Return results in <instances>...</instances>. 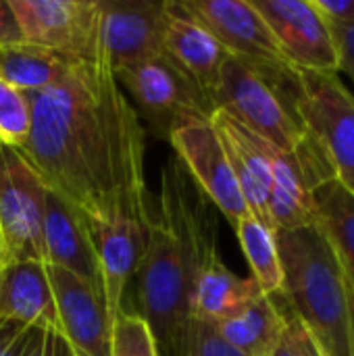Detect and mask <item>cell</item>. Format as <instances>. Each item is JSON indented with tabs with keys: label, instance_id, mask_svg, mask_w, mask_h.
I'll return each mask as SVG.
<instances>
[{
	"label": "cell",
	"instance_id": "22",
	"mask_svg": "<svg viewBox=\"0 0 354 356\" xmlns=\"http://www.w3.org/2000/svg\"><path fill=\"white\" fill-rule=\"evenodd\" d=\"M69 63L67 56L25 40L0 46V75L27 96L54 86Z\"/></svg>",
	"mask_w": 354,
	"mask_h": 356
},
{
	"label": "cell",
	"instance_id": "33",
	"mask_svg": "<svg viewBox=\"0 0 354 356\" xmlns=\"http://www.w3.org/2000/svg\"><path fill=\"white\" fill-rule=\"evenodd\" d=\"M271 356H298L296 342H294L292 332H290V327H288V317H286V330H284V336H282L280 344L275 346V350L271 353Z\"/></svg>",
	"mask_w": 354,
	"mask_h": 356
},
{
	"label": "cell",
	"instance_id": "9",
	"mask_svg": "<svg viewBox=\"0 0 354 356\" xmlns=\"http://www.w3.org/2000/svg\"><path fill=\"white\" fill-rule=\"evenodd\" d=\"M169 142L196 188L223 213L232 227H236V223L248 215V207L213 121L188 123L175 129Z\"/></svg>",
	"mask_w": 354,
	"mask_h": 356
},
{
	"label": "cell",
	"instance_id": "7",
	"mask_svg": "<svg viewBox=\"0 0 354 356\" xmlns=\"http://www.w3.org/2000/svg\"><path fill=\"white\" fill-rule=\"evenodd\" d=\"M298 113L323 146L336 179L354 196V96L338 73L300 71Z\"/></svg>",
	"mask_w": 354,
	"mask_h": 356
},
{
	"label": "cell",
	"instance_id": "26",
	"mask_svg": "<svg viewBox=\"0 0 354 356\" xmlns=\"http://www.w3.org/2000/svg\"><path fill=\"white\" fill-rule=\"evenodd\" d=\"M111 356H161L148 323L129 311H121L111 330Z\"/></svg>",
	"mask_w": 354,
	"mask_h": 356
},
{
	"label": "cell",
	"instance_id": "12",
	"mask_svg": "<svg viewBox=\"0 0 354 356\" xmlns=\"http://www.w3.org/2000/svg\"><path fill=\"white\" fill-rule=\"evenodd\" d=\"M58 313V334L73 356H111V330L106 302L100 290L86 280L46 265Z\"/></svg>",
	"mask_w": 354,
	"mask_h": 356
},
{
	"label": "cell",
	"instance_id": "15",
	"mask_svg": "<svg viewBox=\"0 0 354 356\" xmlns=\"http://www.w3.org/2000/svg\"><path fill=\"white\" fill-rule=\"evenodd\" d=\"M44 250L46 265L61 267L102 292V271L90 223L52 190H46L44 204Z\"/></svg>",
	"mask_w": 354,
	"mask_h": 356
},
{
	"label": "cell",
	"instance_id": "35",
	"mask_svg": "<svg viewBox=\"0 0 354 356\" xmlns=\"http://www.w3.org/2000/svg\"><path fill=\"white\" fill-rule=\"evenodd\" d=\"M71 356H73V353H71Z\"/></svg>",
	"mask_w": 354,
	"mask_h": 356
},
{
	"label": "cell",
	"instance_id": "31",
	"mask_svg": "<svg viewBox=\"0 0 354 356\" xmlns=\"http://www.w3.org/2000/svg\"><path fill=\"white\" fill-rule=\"evenodd\" d=\"M27 356H71V348L58 332L40 330Z\"/></svg>",
	"mask_w": 354,
	"mask_h": 356
},
{
	"label": "cell",
	"instance_id": "17",
	"mask_svg": "<svg viewBox=\"0 0 354 356\" xmlns=\"http://www.w3.org/2000/svg\"><path fill=\"white\" fill-rule=\"evenodd\" d=\"M211 121L225 146L248 213L261 223H265L269 229H273L269 219L271 167L265 154L263 138H259L255 131L244 127L240 121H236L230 113L221 108L215 111Z\"/></svg>",
	"mask_w": 354,
	"mask_h": 356
},
{
	"label": "cell",
	"instance_id": "13",
	"mask_svg": "<svg viewBox=\"0 0 354 356\" xmlns=\"http://www.w3.org/2000/svg\"><path fill=\"white\" fill-rule=\"evenodd\" d=\"M100 44L111 69H121L163 52L165 2L98 0Z\"/></svg>",
	"mask_w": 354,
	"mask_h": 356
},
{
	"label": "cell",
	"instance_id": "19",
	"mask_svg": "<svg viewBox=\"0 0 354 356\" xmlns=\"http://www.w3.org/2000/svg\"><path fill=\"white\" fill-rule=\"evenodd\" d=\"M259 296H263V290L252 277L236 275L217 257L200 267L192 280L190 317L217 323L236 315Z\"/></svg>",
	"mask_w": 354,
	"mask_h": 356
},
{
	"label": "cell",
	"instance_id": "30",
	"mask_svg": "<svg viewBox=\"0 0 354 356\" xmlns=\"http://www.w3.org/2000/svg\"><path fill=\"white\" fill-rule=\"evenodd\" d=\"M286 305V302H284ZM286 317H288V327L292 332V338L296 342V350L298 356H325L323 348L319 346V342L313 338V334L305 327V323L286 307Z\"/></svg>",
	"mask_w": 354,
	"mask_h": 356
},
{
	"label": "cell",
	"instance_id": "28",
	"mask_svg": "<svg viewBox=\"0 0 354 356\" xmlns=\"http://www.w3.org/2000/svg\"><path fill=\"white\" fill-rule=\"evenodd\" d=\"M330 29L338 50L340 71H346L354 81V25H330Z\"/></svg>",
	"mask_w": 354,
	"mask_h": 356
},
{
	"label": "cell",
	"instance_id": "25",
	"mask_svg": "<svg viewBox=\"0 0 354 356\" xmlns=\"http://www.w3.org/2000/svg\"><path fill=\"white\" fill-rule=\"evenodd\" d=\"M31 131L29 96L0 75V144L23 148Z\"/></svg>",
	"mask_w": 354,
	"mask_h": 356
},
{
	"label": "cell",
	"instance_id": "6",
	"mask_svg": "<svg viewBox=\"0 0 354 356\" xmlns=\"http://www.w3.org/2000/svg\"><path fill=\"white\" fill-rule=\"evenodd\" d=\"M46 190L25 156L0 144V267L23 261L46 265Z\"/></svg>",
	"mask_w": 354,
	"mask_h": 356
},
{
	"label": "cell",
	"instance_id": "11",
	"mask_svg": "<svg viewBox=\"0 0 354 356\" xmlns=\"http://www.w3.org/2000/svg\"><path fill=\"white\" fill-rule=\"evenodd\" d=\"M234 56L257 65H288L275 35L250 0H179ZM290 67V65H288Z\"/></svg>",
	"mask_w": 354,
	"mask_h": 356
},
{
	"label": "cell",
	"instance_id": "8",
	"mask_svg": "<svg viewBox=\"0 0 354 356\" xmlns=\"http://www.w3.org/2000/svg\"><path fill=\"white\" fill-rule=\"evenodd\" d=\"M25 42L69 60L104 56L98 0H8Z\"/></svg>",
	"mask_w": 354,
	"mask_h": 356
},
{
	"label": "cell",
	"instance_id": "1",
	"mask_svg": "<svg viewBox=\"0 0 354 356\" xmlns=\"http://www.w3.org/2000/svg\"><path fill=\"white\" fill-rule=\"evenodd\" d=\"M29 102L31 131L19 152L44 186L88 221H148L144 125L106 58L71 60Z\"/></svg>",
	"mask_w": 354,
	"mask_h": 356
},
{
	"label": "cell",
	"instance_id": "20",
	"mask_svg": "<svg viewBox=\"0 0 354 356\" xmlns=\"http://www.w3.org/2000/svg\"><path fill=\"white\" fill-rule=\"evenodd\" d=\"M217 334L244 356H271L286 330L282 296H259L236 315L213 323Z\"/></svg>",
	"mask_w": 354,
	"mask_h": 356
},
{
	"label": "cell",
	"instance_id": "27",
	"mask_svg": "<svg viewBox=\"0 0 354 356\" xmlns=\"http://www.w3.org/2000/svg\"><path fill=\"white\" fill-rule=\"evenodd\" d=\"M40 330L0 319V356H27Z\"/></svg>",
	"mask_w": 354,
	"mask_h": 356
},
{
	"label": "cell",
	"instance_id": "29",
	"mask_svg": "<svg viewBox=\"0 0 354 356\" xmlns=\"http://www.w3.org/2000/svg\"><path fill=\"white\" fill-rule=\"evenodd\" d=\"M330 25H354V0H311Z\"/></svg>",
	"mask_w": 354,
	"mask_h": 356
},
{
	"label": "cell",
	"instance_id": "34",
	"mask_svg": "<svg viewBox=\"0 0 354 356\" xmlns=\"http://www.w3.org/2000/svg\"><path fill=\"white\" fill-rule=\"evenodd\" d=\"M346 296H348V342L351 356H354V288L346 282Z\"/></svg>",
	"mask_w": 354,
	"mask_h": 356
},
{
	"label": "cell",
	"instance_id": "21",
	"mask_svg": "<svg viewBox=\"0 0 354 356\" xmlns=\"http://www.w3.org/2000/svg\"><path fill=\"white\" fill-rule=\"evenodd\" d=\"M317 225L330 240L346 282L354 288V196L338 181L330 179L313 192Z\"/></svg>",
	"mask_w": 354,
	"mask_h": 356
},
{
	"label": "cell",
	"instance_id": "3",
	"mask_svg": "<svg viewBox=\"0 0 354 356\" xmlns=\"http://www.w3.org/2000/svg\"><path fill=\"white\" fill-rule=\"evenodd\" d=\"M215 106L284 152L300 148L311 138L298 113V75L288 65H257L230 54Z\"/></svg>",
	"mask_w": 354,
	"mask_h": 356
},
{
	"label": "cell",
	"instance_id": "5",
	"mask_svg": "<svg viewBox=\"0 0 354 356\" xmlns=\"http://www.w3.org/2000/svg\"><path fill=\"white\" fill-rule=\"evenodd\" d=\"M121 90L131 98L140 121H148L154 136L167 138L198 121H211L215 104L165 52L113 71Z\"/></svg>",
	"mask_w": 354,
	"mask_h": 356
},
{
	"label": "cell",
	"instance_id": "10",
	"mask_svg": "<svg viewBox=\"0 0 354 356\" xmlns=\"http://www.w3.org/2000/svg\"><path fill=\"white\" fill-rule=\"evenodd\" d=\"M250 2L269 25L290 67L300 71H340L332 29L311 0Z\"/></svg>",
	"mask_w": 354,
	"mask_h": 356
},
{
	"label": "cell",
	"instance_id": "18",
	"mask_svg": "<svg viewBox=\"0 0 354 356\" xmlns=\"http://www.w3.org/2000/svg\"><path fill=\"white\" fill-rule=\"evenodd\" d=\"M0 319L58 332L54 292L44 263L23 261L0 267Z\"/></svg>",
	"mask_w": 354,
	"mask_h": 356
},
{
	"label": "cell",
	"instance_id": "14",
	"mask_svg": "<svg viewBox=\"0 0 354 356\" xmlns=\"http://www.w3.org/2000/svg\"><path fill=\"white\" fill-rule=\"evenodd\" d=\"M163 52L179 69H184V73L215 104V92L219 86L221 69L230 52L202 23H198L182 6V2L175 0H167L165 8Z\"/></svg>",
	"mask_w": 354,
	"mask_h": 356
},
{
	"label": "cell",
	"instance_id": "32",
	"mask_svg": "<svg viewBox=\"0 0 354 356\" xmlns=\"http://www.w3.org/2000/svg\"><path fill=\"white\" fill-rule=\"evenodd\" d=\"M21 40L23 35H21V29L17 25V19L13 15L8 0H0V46L15 44Z\"/></svg>",
	"mask_w": 354,
	"mask_h": 356
},
{
	"label": "cell",
	"instance_id": "24",
	"mask_svg": "<svg viewBox=\"0 0 354 356\" xmlns=\"http://www.w3.org/2000/svg\"><path fill=\"white\" fill-rule=\"evenodd\" d=\"M161 356H244L232 348L215 330L213 323L190 317L175 338L163 348Z\"/></svg>",
	"mask_w": 354,
	"mask_h": 356
},
{
	"label": "cell",
	"instance_id": "16",
	"mask_svg": "<svg viewBox=\"0 0 354 356\" xmlns=\"http://www.w3.org/2000/svg\"><path fill=\"white\" fill-rule=\"evenodd\" d=\"M150 219V217H148ZM96 254L102 271V294L111 323L123 311V296L129 280L140 265L148 221L119 219V221H88Z\"/></svg>",
	"mask_w": 354,
	"mask_h": 356
},
{
	"label": "cell",
	"instance_id": "2",
	"mask_svg": "<svg viewBox=\"0 0 354 356\" xmlns=\"http://www.w3.org/2000/svg\"><path fill=\"white\" fill-rule=\"evenodd\" d=\"M275 242L284 271L282 300L325 356H351L346 277L323 229L317 223L277 229Z\"/></svg>",
	"mask_w": 354,
	"mask_h": 356
},
{
	"label": "cell",
	"instance_id": "23",
	"mask_svg": "<svg viewBox=\"0 0 354 356\" xmlns=\"http://www.w3.org/2000/svg\"><path fill=\"white\" fill-rule=\"evenodd\" d=\"M236 236L240 240L242 252L252 271V280L259 284L263 294L280 296L284 288L282 259L275 242V232L261 223L250 213L236 223Z\"/></svg>",
	"mask_w": 354,
	"mask_h": 356
},
{
	"label": "cell",
	"instance_id": "4",
	"mask_svg": "<svg viewBox=\"0 0 354 356\" xmlns=\"http://www.w3.org/2000/svg\"><path fill=\"white\" fill-rule=\"evenodd\" d=\"M194 267L192 259L171 229L167 219L156 211L148 219L146 246L136 269L138 315L148 323L159 353L175 338L179 327L190 319V288Z\"/></svg>",
	"mask_w": 354,
	"mask_h": 356
}]
</instances>
